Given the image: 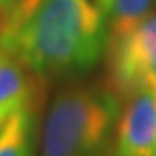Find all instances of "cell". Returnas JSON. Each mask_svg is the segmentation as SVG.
<instances>
[{"label":"cell","instance_id":"cell-4","mask_svg":"<svg viewBox=\"0 0 156 156\" xmlns=\"http://www.w3.org/2000/svg\"><path fill=\"white\" fill-rule=\"evenodd\" d=\"M113 156H156V100L151 90L128 98L115 126Z\"/></svg>","mask_w":156,"mask_h":156},{"label":"cell","instance_id":"cell-1","mask_svg":"<svg viewBox=\"0 0 156 156\" xmlns=\"http://www.w3.org/2000/svg\"><path fill=\"white\" fill-rule=\"evenodd\" d=\"M0 47L40 79L90 72L107 47V13L96 0H17L0 9Z\"/></svg>","mask_w":156,"mask_h":156},{"label":"cell","instance_id":"cell-8","mask_svg":"<svg viewBox=\"0 0 156 156\" xmlns=\"http://www.w3.org/2000/svg\"><path fill=\"white\" fill-rule=\"evenodd\" d=\"M13 2H17V0H0V9H6V8H9Z\"/></svg>","mask_w":156,"mask_h":156},{"label":"cell","instance_id":"cell-11","mask_svg":"<svg viewBox=\"0 0 156 156\" xmlns=\"http://www.w3.org/2000/svg\"><path fill=\"white\" fill-rule=\"evenodd\" d=\"M2 122H4V120H0V124H2Z\"/></svg>","mask_w":156,"mask_h":156},{"label":"cell","instance_id":"cell-9","mask_svg":"<svg viewBox=\"0 0 156 156\" xmlns=\"http://www.w3.org/2000/svg\"><path fill=\"white\" fill-rule=\"evenodd\" d=\"M96 2L102 6L104 9H105V13H107V9H109V4H111V0H96Z\"/></svg>","mask_w":156,"mask_h":156},{"label":"cell","instance_id":"cell-7","mask_svg":"<svg viewBox=\"0 0 156 156\" xmlns=\"http://www.w3.org/2000/svg\"><path fill=\"white\" fill-rule=\"evenodd\" d=\"M152 2L154 0H111L107 9V47L149 17Z\"/></svg>","mask_w":156,"mask_h":156},{"label":"cell","instance_id":"cell-2","mask_svg":"<svg viewBox=\"0 0 156 156\" xmlns=\"http://www.w3.org/2000/svg\"><path fill=\"white\" fill-rule=\"evenodd\" d=\"M120 117V98L107 87L66 88L47 111L40 156H102Z\"/></svg>","mask_w":156,"mask_h":156},{"label":"cell","instance_id":"cell-6","mask_svg":"<svg viewBox=\"0 0 156 156\" xmlns=\"http://www.w3.org/2000/svg\"><path fill=\"white\" fill-rule=\"evenodd\" d=\"M34 104L13 111L0 124V156H34Z\"/></svg>","mask_w":156,"mask_h":156},{"label":"cell","instance_id":"cell-5","mask_svg":"<svg viewBox=\"0 0 156 156\" xmlns=\"http://www.w3.org/2000/svg\"><path fill=\"white\" fill-rule=\"evenodd\" d=\"M36 85L34 73L0 47V120H6L13 111L34 104Z\"/></svg>","mask_w":156,"mask_h":156},{"label":"cell","instance_id":"cell-10","mask_svg":"<svg viewBox=\"0 0 156 156\" xmlns=\"http://www.w3.org/2000/svg\"><path fill=\"white\" fill-rule=\"evenodd\" d=\"M149 90L152 92V96H154V100H156V83H154V85H152V87L149 88Z\"/></svg>","mask_w":156,"mask_h":156},{"label":"cell","instance_id":"cell-3","mask_svg":"<svg viewBox=\"0 0 156 156\" xmlns=\"http://www.w3.org/2000/svg\"><path fill=\"white\" fill-rule=\"evenodd\" d=\"M105 51L109 88L119 98L149 90L156 83V12Z\"/></svg>","mask_w":156,"mask_h":156}]
</instances>
